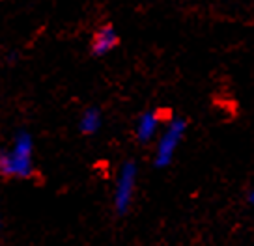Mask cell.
<instances>
[{"instance_id": "obj_1", "label": "cell", "mask_w": 254, "mask_h": 246, "mask_svg": "<svg viewBox=\"0 0 254 246\" xmlns=\"http://www.w3.org/2000/svg\"><path fill=\"white\" fill-rule=\"evenodd\" d=\"M34 174V140L26 131L17 133L9 149L0 151V175L28 179Z\"/></svg>"}, {"instance_id": "obj_2", "label": "cell", "mask_w": 254, "mask_h": 246, "mask_svg": "<svg viewBox=\"0 0 254 246\" xmlns=\"http://www.w3.org/2000/svg\"><path fill=\"white\" fill-rule=\"evenodd\" d=\"M183 131H185V123L182 119H174V121L168 123V127L165 129V133L161 135L157 144V153H155V164L157 166L170 164V160L176 153V148L182 142Z\"/></svg>"}, {"instance_id": "obj_3", "label": "cell", "mask_w": 254, "mask_h": 246, "mask_svg": "<svg viewBox=\"0 0 254 246\" xmlns=\"http://www.w3.org/2000/svg\"><path fill=\"white\" fill-rule=\"evenodd\" d=\"M136 185V166L133 162H126L120 168L118 181H116V191H114V207L120 214L126 213L131 199H133V192H135Z\"/></svg>"}, {"instance_id": "obj_4", "label": "cell", "mask_w": 254, "mask_h": 246, "mask_svg": "<svg viewBox=\"0 0 254 246\" xmlns=\"http://www.w3.org/2000/svg\"><path fill=\"white\" fill-rule=\"evenodd\" d=\"M116 45H118V34L111 24H105L95 32L94 40H92V52L95 56H105Z\"/></svg>"}, {"instance_id": "obj_5", "label": "cell", "mask_w": 254, "mask_h": 246, "mask_svg": "<svg viewBox=\"0 0 254 246\" xmlns=\"http://www.w3.org/2000/svg\"><path fill=\"white\" fill-rule=\"evenodd\" d=\"M159 129V116L155 112H146L136 123V138L140 142H150Z\"/></svg>"}, {"instance_id": "obj_6", "label": "cell", "mask_w": 254, "mask_h": 246, "mask_svg": "<svg viewBox=\"0 0 254 246\" xmlns=\"http://www.w3.org/2000/svg\"><path fill=\"white\" fill-rule=\"evenodd\" d=\"M79 127L84 135H94V133H97L99 127H101V112L97 110V108H88V110H84V114L80 116Z\"/></svg>"}, {"instance_id": "obj_7", "label": "cell", "mask_w": 254, "mask_h": 246, "mask_svg": "<svg viewBox=\"0 0 254 246\" xmlns=\"http://www.w3.org/2000/svg\"><path fill=\"white\" fill-rule=\"evenodd\" d=\"M249 201H251V203H254V191L251 192V196H249Z\"/></svg>"}, {"instance_id": "obj_8", "label": "cell", "mask_w": 254, "mask_h": 246, "mask_svg": "<svg viewBox=\"0 0 254 246\" xmlns=\"http://www.w3.org/2000/svg\"><path fill=\"white\" fill-rule=\"evenodd\" d=\"M0 214H2V213H0Z\"/></svg>"}]
</instances>
